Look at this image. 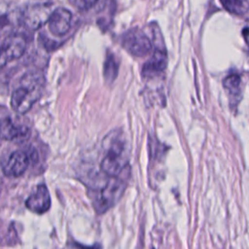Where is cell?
<instances>
[{
    "label": "cell",
    "instance_id": "7a4b0ae2",
    "mask_svg": "<svg viewBox=\"0 0 249 249\" xmlns=\"http://www.w3.org/2000/svg\"><path fill=\"white\" fill-rule=\"evenodd\" d=\"M44 87V76L39 71H31L22 76L19 86L13 91L11 106L18 114L30 110L41 96Z\"/></svg>",
    "mask_w": 249,
    "mask_h": 249
},
{
    "label": "cell",
    "instance_id": "e0dca14e",
    "mask_svg": "<svg viewBox=\"0 0 249 249\" xmlns=\"http://www.w3.org/2000/svg\"><path fill=\"white\" fill-rule=\"evenodd\" d=\"M0 189H1V185H0Z\"/></svg>",
    "mask_w": 249,
    "mask_h": 249
},
{
    "label": "cell",
    "instance_id": "9a60e30c",
    "mask_svg": "<svg viewBox=\"0 0 249 249\" xmlns=\"http://www.w3.org/2000/svg\"><path fill=\"white\" fill-rule=\"evenodd\" d=\"M70 3L76 6L80 10H88L91 8L93 5L96 4V1H86V0H79V1H70Z\"/></svg>",
    "mask_w": 249,
    "mask_h": 249
},
{
    "label": "cell",
    "instance_id": "8fae6325",
    "mask_svg": "<svg viewBox=\"0 0 249 249\" xmlns=\"http://www.w3.org/2000/svg\"><path fill=\"white\" fill-rule=\"evenodd\" d=\"M167 64V53L165 48H156L152 56L144 63L142 73L146 77H153L161 73Z\"/></svg>",
    "mask_w": 249,
    "mask_h": 249
},
{
    "label": "cell",
    "instance_id": "7c38bea8",
    "mask_svg": "<svg viewBox=\"0 0 249 249\" xmlns=\"http://www.w3.org/2000/svg\"><path fill=\"white\" fill-rule=\"evenodd\" d=\"M223 86L229 92V97L231 100V108H235L241 93V78L236 72H231L228 74L223 80Z\"/></svg>",
    "mask_w": 249,
    "mask_h": 249
},
{
    "label": "cell",
    "instance_id": "5b68a950",
    "mask_svg": "<svg viewBox=\"0 0 249 249\" xmlns=\"http://www.w3.org/2000/svg\"><path fill=\"white\" fill-rule=\"evenodd\" d=\"M29 136L30 129L26 125L18 124L9 111L0 106V139L22 142Z\"/></svg>",
    "mask_w": 249,
    "mask_h": 249
},
{
    "label": "cell",
    "instance_id": "3957f363",
    "mask_svg": "<svg viewBox=\"0 0 249 249\" xmlns=\"http://www.w3.org/2000/svg\"><path fill=\"white\" fill-rule=\"evenodd\" d=\"M125 188V181L120 177H109L93 198L95 211L98 214H102L114 206L123 196Z\"/></svg>",
    "mask_w": 249,
    "mask_h": 249
},
{
    "label": "cell",
    "instance_id": "277c9868",
    "mask_svg": "<svg viewBox=\"0 0 249 249\" xmlns=\"http://www.w3.org/2000/svg\"><path fill=\"white\" fill-rule=\"evenodd\" d=\"M121 44L126 52L135 56H144L153 48V42L139 28H131L125 31L121 37Z\"/></svg>",
    "mask_w": 249,
    "mask_h": 249
},
{
    "label": "cell",
    "instance_id": "6da1fadb",
    "mask_svg": "<svg viewBox=\"0 0 249 249\" xmlns=\"http://www.w3.org/2000/svg\"><path fill=\"white\" fill-rule=\"evenodd\" d=\"M103 157L100 161L101 170L108 177H119L128 164V147L122 130L110 131L102 142Z\"/></svg>",
    "mask_w": 249,
    "mask_h": 249
},
{
    "label": "cell",
    "instance_id": "9c48e42d",
    "mask_svg": "<svg viewBox=\"0 0 249 249\" xmlns=\"http://www.w3.org/2000/svg\"><path fill=\"white\" fill-rule=\"evenodd\" d=\"M51 196L45 184L37 186L36 190L25 200V206L36 214H43L51 207Z\"/></svg>",
    "mask_w": 249,
    "mask_h": 249
},
{
    "label": "cell",
    "instance_id": "52a82bcc",
    "mask_svg": "<svg viewBox=\"0 0 249 249\" xmlns=\"http://www.w3.org/2000/svg\"><path fill=\"white\" fill-rule=\"evenodd\" d=\"M26 49L25 37L19 34L8 36L0 47V69H2L9 60L20 57Z\"/></svg>",
    "mask_w": 249,
    "mask_h": 249
},
{
    "label": "cell",
    "instance_id": "2e32d148",
    "mask_svg": "<svg viewBox=\"0 0 249 249\" xmlns=\"http://www.w3.org/2000/svg\"><path fill=\"white\" fill-rule=\"evenodd\" d=\"M242 33H243V36L245 38V41L249 45V18L245 22V26L243 28V32Z\"/></svg>",
    "mask_w": 249,
    "mask_h": 249
},
{
    "label": "cell",
    "instance_id": "8992f818",
    "mask_svg": "<svg viewBox=\"0 0 249 249\" xmlns=\"http://www.w3.org/2000/svg\"><path fill=\"white\" fill-rule=\"evenodd\" d=\"M53 4L46 3H32L27 5L20 14L21 22L29 29L35 30L49 21V18L53 13Z\"/></svg>",
    "mask_w": 249,
    "mask_h": 249
},
{
    "label": "cell",
    "instance_id": "4fadbf2b",
    "mask_svg": "<svg viewBox=\"0 0 249 249\" xmlns=\"http://www.w3.org/2000/svg\"><path fill=\"white\" fill-rule=\"evenodd\" d=\"M118 69H119V62L116 59L114 53H107L104 61V78L109 84L114 82V80L116 79L118 74Z\"/></svg>",
    "mask_w": 249,
    "mask_h": 249
},
{
    "label": "cell",
    "instance_id": "5bb4252c",
    "mask_svg": "<svg viewBox=\"0 0 249 249\" xmlns=\"http://www.w3.org/2000/svg\"><path fill=\"white\" fill-rule=\"evenodd\" d=\"M221 3L226 10L235 15L245 14L249 10V1H222Z\"/></svg>",
    "mask_w": 249,
    "mask_h": 249
},
{
    "label": "cell",
    "instance_id": "30bf717a",
    "mask_svg": "<svg viewBox=\"0 0 249 249\" xmlns=\"http://www.w3.org/2000/svg\"><path fill=\"white\" fill-rule=\"evenodd\" d=\"M72 14L65 8H56L53 11L49 18V28L56 36L64 35L71 26Z\"/></svg>",
    "mask_w": 249,
    "mask_h": 249
},
{
    "label": "cell",
    "instance_id": "ba28073f",
    "mask_svg": "<svg viewBox=\"0 0 249 249\" xmlns=\"http://www.w3.org/2000/svg\"><path fill=\"white\" fill-rule=\"evenodd\" d=\"M29 164V156L23 151H14L1 163L3 173L8 177H18L24 173Z\"/></svg>",
    "mask_w": 249,
    "mask_h": 249
}]
</instances>
